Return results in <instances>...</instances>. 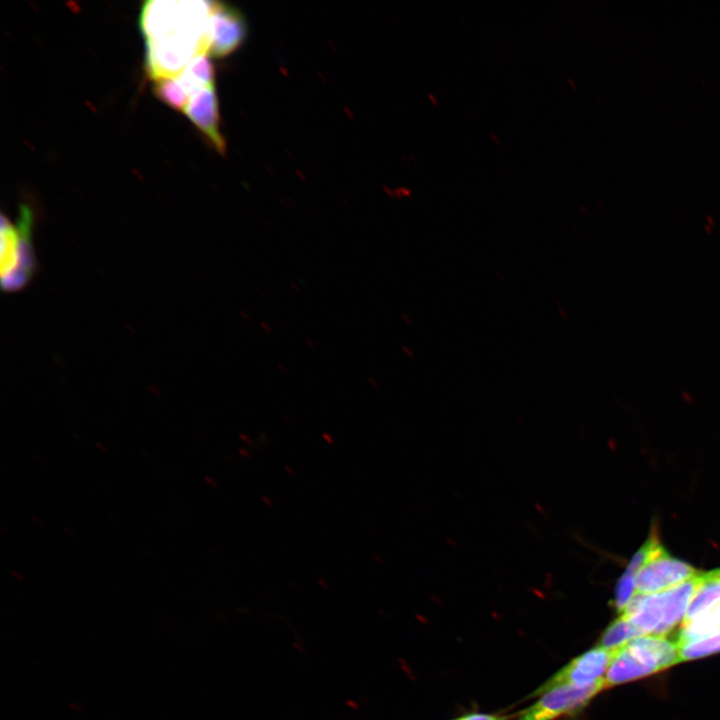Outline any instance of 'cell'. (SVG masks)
<instances>
[{"label": "cell", "instance_id": "obj_15", "mask_svg": "<svg viewBox=\"0 0 720 720\" xmlns=\"http://www.w3.org/2000/svg\"><path fill=\"white\" fill-rule=\"evenodd\" d=\"M720 652V632L680 646V661L699 659Z\"/></svg>", "mask_w": 720, "mask_h": 720}, {"label": "cell", "instance_id": "obj_8", "mask_svg": "<svg viewBox=\"0 0 720 720\" xmlns=\"http://www.w3.org/2000/svg\"><path fill=\"white\" fill-rule=\"evenodd\" d=\"M614 653L599 646L588 650L553 675L536 694L560 685L589 687L604 681Z\"/></svg>", "mask_w": 720, "mask_h": 720}, {"label": "cell", "instance_id": "obj_9", "mask_svg": "<svg viewBox=\"0 0 720 720\" xmlns=\"http://www.w3.org/2000/svg\"><path fill=\"white\" fill-rule=\"evenodd\" d=\"M184 113L219 153H225L226 142L220 132V115L215 83L193 94Z\"/></svg>", "mask_w": 720, "mask_h": 720}, {"label": "cell", "instance_id": "obj_6", "mask_svg": "<svg viewBox=\"0 0 720 720\" xmlns=\"http://www.w3.org/2000/svg\"><path fill=\"white\" fill-rule=\"evenodd\" d=\"M208 54L226 57L237 50L247 35L246 21L241 12L221 2H209Z\"/></svg>", "mask_w": 720, "mask_h": 720}, {"label": "cell", "instance_id": "obj_11", "mask_svg": "<svg viewBox=\"0 0 720 720\" xmlns=\"http://www.w3.org/2000/svg\"><path fill=\"white\" fill-rule=\"evenodd\" d=\"M718 632H720V604L690 621L683 622L676 641L681 646Z\"/></svg>", "mask_w": 720, "mask_h": 720}, {"label": "cell", "instance_id": "obj_17", "mask_svg": "<svg viewBox=\"0 0 720 720\" xmlns=\"http://www.w3.org/2000/svg\"><path fill=\"white\" fill-rule=\"evenodd\" d=\"M703 576L708 580L720 581V567L709 571H703Z\"/></svg>", "mask_w": 720, "mask_h": 720}, {"label": "cell", "instance_id": "obj_2", "mask_svg": "<svg viewBox=\"0 0 720 720\" xmlns=\"http://www.w3.org/2000/svg\"><path fill=\"white\" fill-rule=\"evenodd\" d=\"M702 582V571L692 579L654 594L636 593L624 614L642 635L665 636L683 622L689 603Z\"/></svg>", "mask_w": 720, "mask_h": 720}, {"label": "cell", "instance_id": "obj_1", "mask_svg": "<svg viewBox=\"0 0 720 720\" xmlns=\"http://www.w3.org/2000/svg\"><path fill=\"white\" fill-rule=\"evenodd\" d=\"M35 217L32 208L19 205L18 219L13 223L4 213L0 221V276L4 292L26 288L38 270L33 246Z\"/></svg>", "mask_w": 720, "mask_h": 720}, {"label": "cell", "instance_id": "obj_7", "mask_svg": "<svg viewBox=\"0 0 720 720\" xmlns=\"http://www.w3.org/2000/svg\"><path fill=\"white\" fill-rule=\"evenodd\" d=\"M700 573L691 564L672 556L665 547L636 576V593L654 594L676 587Z\"/></svg>", "mask_w": 720, "mask_h": 720}, {"label": "cell", "instance_id": "obj_14", "mask_svg": "<svg viewBox=\"0 0 720 720\" xmlns=\"http://www.w3.org/2000/svg\"><path fill=\"white\" fill-rule=\"evenodd\" d=\"M153 94L169 107L184 112L190 96L181 86L176 77H165L154 80Z\"/></svg>", "mask_w": 720, "mask_h": 720}, {"label": "cell", "instance_id": "obj_10", "mask_svg": "<svg viewBox=\"0 0 720 720\" xmlns=\"http://www.w3.org/2000/svg\"><path fill=\"white\" fill-rule=\"evenodd\" d=\"M184 90L191 97L202 88L215 83V69L206 52L196 55L176 76Z\"/></svg>", "mask_w": 720, "mask_h": 720}, {"label": "cell", "instance_id": "obj_13", "mask_svg": "<svg viewBox=\"0 0 720 720\" xmlns=\"http://www.w3.org/2000/svg\"><path fill=\"white\" fill-rule=\"evenodd\" d=\"M719 604L720 581L705 579L702 571V582L691 598L683 622L690 621Z\"/></svg>", "mask_w": 720, "mask_h": 720}, {"label": "cell", "instance_id": "obj_3", "mask_svg": "<svg viewBox=\"0 0 720 720\" xmlns=\"http://www.w3.org/2000/svg\"><path fill=\"white\" fill-rule=\"evenodd\" d=\"M680 662L676 641L663 636L642 635L617 650L605 675V687L634 681Z\"/></svg>", "mask_w": 720, "mask_h": 720}, {"label": "cell", "instance_id": "obj_16", "mask_svg": "<svg viewBox=\"0 0 720 720\" xmlns=\"http://www.w3.org/2000/svg\"><path fill=\"white\" fill-rule=\"evenodd\" d=\"M457 720H500V719H498L497 717L492 716V715L473 713V714L466 715Z\"/></svg>", "mask_w": 720, "mask_h": 720}, {"label": "cell", "instance_id": "obj_12", "mask_svg": "<svg viewBox=\"0 0 720 720\" xmlns=\"http://www.w3.org/2000/svg\"><path fill=\"white\" fill-rule=\"evenodd\" d=\"M639 636L642 634L631 620L624 614H620L604 630L600 637L599 647L616 652Z\"/></svg>", "mask_w": 720, "mask_h": 720}, {"label": "cell", "instance_id": "obj_4", "mask_svg": "<svg viewBox=\"0 0 720 720\" xmlns=\"http://www.w3.org/2000/svg\"><path fill=\"white\" fill-rule=\"evenodd\" d=\"M145 47V68L153 81L176 77L196 55L208 53L207 37L185 34L145 40Z\"/></svg>", "mask_w": 720, "mask_h": 720}, {"label": "cell", "instance_id": "obj_5", "mask_svg": "<svg viewBox=\"0 0 720 720\" xmlns=\"http://www.w3.org/2000/svg\"><path fill=\"white\" fill-rule=\"evenodd\" d=\"M605 687V680L589 687L560 685L543 691L519 720H554L581 711Z\"/></svg>", "mask_w": 720, "mask_h": 720}]
</instances>
